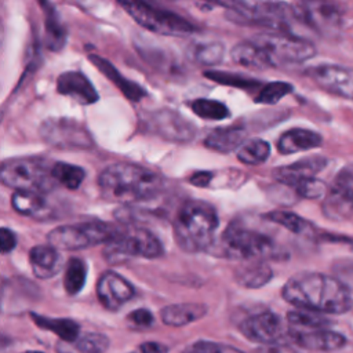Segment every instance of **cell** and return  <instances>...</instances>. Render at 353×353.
Returning a JSON list of instances; mask_svg holds the SVG:
<instances>
[{
  "mask_svg": "<svg viewBox=\"0 0 353 353\" xmlns=\"http://www.w3.org/2000/svg\"><path fill=\"white\" fill-rule=\"evenodd\" d=\"M222 248L226 256L243 261H263L276 254V243L270 236L241 222H232L223 232Z\"/></svg>",
  "mask_w": 353,
  "mask_h": 353,
  "instance_id": "obj_6",
  "label": "cell"
},
{
  "mask_svg": "<svg viewBox=\"0 0 353 353\" xmlns=\"http://www.w3.org/2000/svg\"><path fill=\"white\" fill-rule=\"evenodd\" d=\"M272 269L265 261H247L234 270L236 281L245 288L263 287L272 279Z\"/></svg>",
  "mask_w": 353,
  "mask_h": 353,
  "instance_id": "obj_26",
  "label": "cell"
},
{
  "mask_svg": "<svg viewBox=\"0 0 353 353\" xmlns=\"http://www.w3.org/2000/svg\"><path fill=\"white\" fill-rule=\"evenodd\" d=\"M245 137L247 131L243 127H222L210 132L204 145L214 152L229 153L239 149L245 142Z\"/></svg>",
  "mask_w": 353,
  "mask_h": 353,
  "instance_id": "obj_24",
  "label": "cell"
},
{
  "mask_svg": "<svg viewBox=\"0 0 353 353\" xmlns=\"http://www.w3.org/2000/svg\"><path fill=\"white\" fill-rule=\"evenodd\" d=\"M186 353H244L241 350H237L232 346L216 343V342H210V341H199L193 343Z\"/></svg>",
  "mask_w": 353,
  "mask_h": 353,
  "instance_id": "obj_40",
  "label": "cell"
},
{
  "mask_svg": "<svg viewBox=\"0 0 353 353\" xmlns=\"http://www.w3.org/2000/svg\"><path fill=\"white\" fill-rule=\"evenodd\" d=\"M87 277V266L80 258H70L66 263L63 287L69 295H76L84 287Z\"/></svg>",
  "mask_w": 353,
  "mask_h": 353,
  "instance_id": "obj_35",
  "label": "cell"
},
{
  "mask_svg": "<svg viewBox=\"0 0 353 353\" xmlns=\"http://www.w3.org/2000/svg\"><path fill=\"white\" fill-rule=\"evenodd\" d=\"M97 294L106 309L116 310L134 296V287L123 276L105 272L98 280Z\"/></svg>",
  "mask_w": 353,
  "mask_h": 353,
  "instance_id": "obj_17",
  "label": "cell"
},
{
  "mask_svg": "<svg viewBox=\"0 0 353 353\" xmlns=\"http://www.w3.org/2000/svg\"><path fill=\"white\" fill-rule=\"evenodd\" d=\"M29 262L32 270L39 279H50L62 268V258L50 244H40L29 251Z\"/></svg>",
  "mask_w": 353,
  "mask_h": 353,
  "instance_id": "obj_21",
  "label": "cell"
},
{
  "mask_svg": "<svg viewBox=\"0 0 353 353\" xmlns=\"http://www.w3.org/2000/svg\"><path fill=\"white\" fill-rule=\"evenodd\" d=\"M119 230L110 223L102 221H85L73 225H61L52 229L48 236V244L55 250L77 251L99 243L110 241Z\"/></svg>",
  "mask_w": 353,
  "mask_h": 353,
  "instance_id": "obj_7",
  "label": "cell"
},
{
  "mask_svg": "<svg viewBox=\"0 0 353 353\" xmlns=\"http://www.w3.org/2000/svg\"><path fill=\"white\" fill-rule=\"evenodd\" d=\"M17 245V236L8 228H0V254L12 251Z\"/></svg>",
  "mask_w": 353,
  "mask_h": 353,
  "instance_id": "obj_43",
  "label": "cell"
},
{
  "mask_svg": "<svg viewBox=\"0 0 353 353\" xmlns=\"http://www.w3.org/2000/svg\"><path fill=\"white\" fill-rule=\"evenodd\" d=\"M212 179V174L208 172V171H197L194 172L192 176H190V183L196 185V186H200V188H205L210 185Z\"/></svg>",
  "mask_w": 353,
  "mask_h": 353,
  "instance_id": "obj_45",
  "label": "cell"
},
{
  "mask_svg": "<svg viewBox=\"0 0 353 353\" xmlns=\"http://www.w3.org/2000/svg\"><path fill=\"white\" fill-rule=\"evenodd\" d=\"M40 137L59 149H88L94 143L90 131L77 120L68 117L44 120L40 125Z\"/></svg>",
  "mask_w": 353,
  "mask_h": 353,
  "instance_id": "obj_11",
  "label": "cell"
},
{
  "mask_svg": "<svg viewBox=\"0 0 353 353\" xmlns=\"http://www.w3.org/2000/svg\"><path fill=\"white\" fill-rule=\"evenodd\" d=\"M11 203L18 214L36 219L47 218L51 211L44 194L36 192L18 190L12 194Z\"/></svg>",
  "mask_w": 353,
  "mask_h": 353,
  "instance_id": "obj_25",
  "label": "cell"
},
{
  "mask_svg": "<svg viewBox=\"0 0 353 353\" xmlns=\"http://www.w3.org/2000/svg\"><path fill=\"white\" fill-rule=\"evenodd\" d=\"M127 320H128L131 324H134V325H137V327H142V328L150 327V325L153 324V321H154L152 312L148 310V309H143V307L131 312V313L127 316Z\"/></svg>",
  "mask_w": 353,
  "mask_h": 353,
  "instance_id": "obj_42",
  "label": "cell"
},
{
  "mask_svg": "<svg viewBox=\"0 0 353 353\" xmlns=\"http://www.w3.org/2000/svg\"><path fill=\"white\" fill-rule=\"evenodd\" d=\"M256 353H299V352L284 345H270V346L261 347Z\"/></svg>",
  "mask_w": 353,
  "mask_h": 353,
  "instance_id": "obj_47",
  "label": "cell"
},
{
  "mask_svg": "<svg viewBox=\"0 0 353 353\" xmlns=\"http://www.w3.org/2000/svg\"><path fill=\"white\" fill-rule=\"evenodd\" d=\"M288 338L301 347L317 352H332L346 345V338L342 334L328 328L307 331L288 328Z\"/></svg>",
  "mask_w": 353,
  "mask_h": 353,
  "instance_id": "obj_18",
  "label": "cell"
},
{
  "mask_svg": "<svg viewBox=\"0 0 353 353\" xmlns=\"http://www.w3.org/2000/svg\"><path fill=\"white\" fill-rule=\"evenodd\" d=\"M287 321L291 330H298V331L325 328V325L330 324V321L324 316L314 312L302 310V309L288 312Z\"/></svg>",
  "mask_w": 353,
  "mask_h": 353,
  "instance_id": "obj_33",
  "label": "cell"
},
{
  "mask_svg": "<svg viewBox=\"0 0 353 353\" xmlns=\"http://www.w3.org/2000/svg\"><path fill=\"white\" fill-rule=\"evenodd\" d=\"M192 110L201 119L205 120H222L229 116V109L219 101L200 98L192 102Z\"/></svg>",
  "mask_w": 353,
  "mask_h": 353,
  "instance_id": "obj_38",
  "label": "cell"
},
{
  "mask_svg": "<svg viewBox=\"0 0 353 353\" xmlns=\"http://www.w3.org/2000/svg\"><path fill=\"white\" fill-rule=\"evenodd\" d=\"M229 8L236 19H243L248 23H262L270 28H287L288 19L294 17L292 7L277 1H232L219 3ZM295 18V17H294Z\"/></svg>",
  "mask_w": 353,
  "mask_h": 353,
  "instance_id": "obj_10",
  "label": "cell"
},
{
  "mask_svg": "<svg viewBox=\"0 0 353 353\" xmlns=\"http://www.w3.org/2000/svg\"><path fill=\"white\" fill-rule=\"evenodd\" d=\"M243 335L256 343L270 346L280 345L288 338V328L284 325L280 316L273 312H261L248 316L240 323Z\"/></svg>",
  "mask_w": 353,
  "mask_h": 353,
  "instance_id": "obj_13",
  "label": "cell"
},
{
  "mask_svg": "<svg viewBox=\"0 0 353 353\" xmlns=\"http://www.w3.org/2000/svg\"><path fill=\"white\" fill-rule=\"evenodd\" d=\"M323 214L331 221H345L353 215V164L343 167L324 194Z\"/></svg>",
  "mask_w": 353,
  "mask_h": 353,
  "instance_id": "obj_12",
  "label": "cell"
},
{
  "mask_svg": "<svg viewBox=\"0 0 353 353\" xmlns=\"http://www.w3.org/2000/svg\"><path fill=\"white\" fill-rule=\"evenodd\" d=\"M292 91V85L284 81H272L263 85L258 94L256 102L265 105L277 103L283 97L288 95Z\"/></svg>",
  "mask_w": 353,
  "mask_h": 353,
  "instance_id": "obj_39",
  "label": "cell"
},
{
  "mask_svg": "<svg viewBox=\"0 0 353 353\" xmlns=\"http://www.w3.org/2000/svg\"><path fill=\"white\" fill-rule=\"evenodd\" d=\"M149 124L164 139L185 143L196 137V127L175 110H157L150 114Z\"/></svg>",
  "mask_w": 353,
  "mask_h": 353,
  "instance_id": "obj_16",
  "label": "cell"
},
{
  "mask_svg": "<svg viewBox=\"0 0 353 353\" xmlns=\"http://www.w3.org/2000/svg\"><path fill=\"white\" fill-rule=\"evenodd\" d=\"M295 190L303 199H319V197L324 196L325 192H327L325 185L317 178L309 179V181L298 185L295 188Z\"/></svg>",
  "mask_w": 353,
  "mask_h": 353,
  "instance_id": "obj_41",
  "label": "cell"
},
{
  "mask_svg": "<svg viewBox=\"0 0 353 353\" xmlns=\"http://www.w3.org/2000/svg\"><path fill=\"white\" fill-rule=\"evenodd\" d=\"M98 185L105 199L119 203H134L156 196L163 181L159 174L135 164H112L98 176Z\"/></svg>",
  "mask_w": 353,
  "mask_h": 353,
  "instance_id": "obj_2",
  "label": "cell"
},
{
  "mask_svg": "<svg viewBox=\"0 0 353 353\" xmlns=\"http://www.w3.org/2000/svg\"><path fill=\"white\" fill-rule=\"evenodd\" d=\"M207 314V306L199 302L174 303L161 309L160 316L164 324L171 327H183L200 320Z\"/></svg>",
  "mask_w": 353,
  "mask_h": 353,
  "instance_id": "obj_23",
  "label": "cell"
},
{
  "mask_svg": "<svg viewBox=\"0 0 353 353\" xmlns=\"http://www.w3.org/2000/svg\"><path fill=\"white\" fill-rule=\"evenodd\" d=\"M3 40H4V26H3V23L0 22V46H1Z\"/></svg>",
  "mask_w": 353,
  "mask_h": 353,
  "instance_id": "obj_49",
  "label": "cell"
},
{
  "mask_svg": "<svg viewBox=\"0 0 353 353\" xmlns=\"http://www.w3.org/2000/svg\"><path fill=\"white\" fill-rule=\"evenodd\" d=\"M281 294L292 306L319 314H342L353 306L350 291L339 279L317 272L292 276Z\"/></svg>",
  "mask_w": 353,
  "mask_h": 353,
  "instance_id": "obj_1",
  "label": "cell"
},
{
  "mask_svg": "<svg viewBox=\"0 0 353 353\" xmlns=\"http://www.w3.org/2000/svg\"><path fill=\"white\" fill-rule=\"evenodd\" d=\"M23 353H43V352H36V350H28V352H23Z\"/></svg>",
  "mask_w": 353,
  "mask_h": 353,
  "instance_id": "obj_50",
  "label": "cell"
},
{
  "mask_svg": "<svg viewBox=\"0 0 353 353\" xmlns=\"http://www.w3.org/2000/svg\"><path fill=\"white\" fill-rule=\"evenodd\" d=\"M32 320L37 327L57 334L62 342H73L79 338V324L70 319H54L30 313Z\"/></svg>",
  "mask_w": 353,
  "mask_h": 353,
  "instance_id": "obj_27",
  "label": "cell"
},
{
  "mask_svg": "<svg viewBox=\"0 0 353 353\" xmlns=\"http://www.w3.org/2000/svg\"><path fill=\"white\" fill-rule=\"evenodd\" d=\"M52 164L41 157L8 159L0 164V182L15 192L48 193L57 185L51 175Z\"/></svg>",
  "mask_w": 353,
  "mask_h": 353,
  "instance_id": "obj_5",
  "label": "cell"
},
{
  "mask_svg": "<svg viewBox=\"0 0 353 353\" xmlns=\"http://www.w3.org/2000/svg\"><path fill=\"white\" fill-rule=\"evenodd\" d=\"M57 91L83 105H90L98 101V92L91 81L77 70H69L59 74L57 80Z\"/></svg>",
  "mask_w": 353,
  "mask_h": 353,
  "instance_id": "obj_20",
  "label": "cell"
},
{
  "mask_svg": "<svg viewBox=\"0 0 353 353\" xmlns=\"http://www.w3.org/2000/svg\"><path fill=\"white\" fill-rule=\"evenodd\" d=\"M225 47L219 41H194L188 47V57L200 65H216L222 61Z\"/></svg>",
  "mask_w": 353,
  "mask_h": 353,
  "instance_id": "obj_29",
  "label": "cell"
},
{
  "mask_svg": "<svg viewBox=\"0 0 353 353\" xmlns=\"http://www.w3.org/2000/svg\"><path fill=\"white\" fill-rule=\"evenodd\" d=\"M120 6L134 21H137L138 25L157 34L185 36L194 32L196 29L194 25H192L181 15L163 8H157L148 3L128 1L120 3Z\"/></svg>",
  "mask_w": 353,
  "mask_h": 353,
  "instance_id": "obj_9",
  "label": "cell"
},
{
  "mask_svg": "<svg viewBox=\"0 0 353 353\" xmlns=\"http://www.w3.org/2000/svg\"><path fill=\"white\" fill-rule=\"evenodd\" d=\"M335 270L338 272L336 279H339L349 291L353 290V263L347 262L345 265H339L338 268H335Z\"/></svg>",
  "mask_w": 353,
  "mask_h": 353,
  "instance_id": "obj_44",
  "label": "cell"
},
{
  "mask_svg": "<svg viewBox=\"0 0 353 353\" xmlns=\"http://www.w3.org/2000/svg\"><path fill=\"white\" fill-rule=\"evenodd\" d=\"M292 7L294 17L303 23L319 32L336 30L341 25L342 11L335 3H321V1H305L295 3Z\"/></svg>",
  "mask_w": 353,
  "mask_h": 353,
  "instance_id": "obj_15",
  "label": "cell"
},
{
  "mask_svg": "<svg viewBox=\"0 0 353 353\" xmlns=\"http://www.w3.org/2000/svg\"><path fill=\"white\" fill-rule=\"evenodd\" d=\"M109 346V339L97 332L79 336L73 342H59V353H105Z\"/></svg>",
  "mask_w": 353,
  "mask_h": 353,
  "instance_id": "obj_28",
  "label": "cell"
},
{
  "mask_svg": "<svg viewBox=\"0 0 353 353\" xmlns=\"http://www.w3.org/2000/svg\"><path fill=\"white\" fill-rule=\"evenodd\" d=\"M103 254L110 263H120L137 256L152 259L163 255V245L152 232L142 228H130L119 230L106 243Z\"/></svg>",
  "mask_w": 353,
  "mask_h": 353,
  "instance_id": "obj_8",
  "label": "cell"
},
{
  "mask_svg": "<svg viewBox=\"0 0 353 353\" xmlns=\"http://www.w3.org/2000/svg\"><path fill=\"white\" fill-rule=\"evenodd\" d=\"M250 40L256 47L265 69L302 63L316 54V47L312 41L292 33L263 32Z\"/></svg>",
  "mask_w": 353,
  "mask_h": 353,
  "instance_id": "obj_4",
  "label": "cell"
},
{
  "mask_svg": "<svg viewBox=\"0 0 353 353\" xmlns=\"http://www.w3.org/2000/svg\"><path fill=\"white\" fill-rule=\"evenodd\" d=\"M325 164L327 159L321 156H312L276 168L273 171V176L284 185L296 188L298 185L316 178V175L325 167Z\"/></svg>",
  "mask_w": 353,
  "mask_h": 353,
  "instance_id": "obj_19",
  "label": "cell"
},
{
  "mask_svg": "<svg viewBox=\"0 0 353 353\" xmlns=\"http://www.w3.org/2000/svg\"><path fill=\"white\" fill-rule=\"evenodd\" d=\"M270 146L263 139H248L237 149V159L247 165H259L268 160Z\"/></svg>",
  "mask_w": 353,
  "mask_h": 353,
  "instance_id": "obj_31",
  "label": "cell"
},
{
  "mask_svg": "<svg viewBox=\"0 0 353 353\" xmlns=\"http://www.w3.org/2000/svg\"><path fill=\"white\" fill-rule=\"evenodd\" d=\"M323 138L319 132L306 128H292L279 138L277 150L283 154H291L319 148Z\"/></svg>",
  "mask_w": 353,
  "mask_h": 353,
  "instance_id": "obj_22",
  "label": "cell"
},
{
  "mask_svg": "<svg viewBox=\"0 0 353 353\" xmlns=\"http://www.w3.org/2000/svg\"><path fill=\"white\" fill-rule=\"evenodd\" d=\"M8 343H10V339H8L7 336H4V335H1V334H0V350H1V349H4Z\"/></svg>",
  "mask_w": 353,
  "mask_h": 353,
  "instance_id": "obj_48",
  "label": "cell"
},
{
  "mask_svg": "<svg viewBox=\"0 0 353 353\" xmlns=\"http://www.w3.org/2000/svg\"><path fill=\"white\" fill-rule=\"evenodd\" d=\"M51 175H52L54 181L57 182V185H62L70 190H74L84 181L85 172L79 165H73V164L63 163V161H57V163H52Z\"/></svg>",
  "mask_w": 353,
  "mask_h": 353,
  "instance_id": "obj_32",
  "label": "cell"
},
{
  "mask_svg": "<svg viewBox=\"0 0 353 353\" xmlns=\"http://www.w3.org/2000/svg\"><path fill=\"white\" fill-rule=\"evenodd\" d=\"M306 73L324 91L353 99V68L321 63L307 69Z\"/></svg>",
  "mask_w": 353,
  "mask_h": 353,
  "instance_id": "obj_14",
  "label": "cell"
},
{
  "mask_svg": "<svg viewBox=\"0 0 353 353\" xmlns=\"http://www.w3.org/2000/svg\"><path fill=\"white\" fill-rule=\"evenodd\" d=\"M265 216L270 222H273L295 234H307V233H310V229H312V226L307 221H305L303 218H301L299 215H296L291 211L276 210V211L266 214Z\"/></svg>",
  "mask_w": 353,
  "mask_h": 353,
  "instance_id": "obj_36",
  "label": "cell"
},
{
  "mask_svg": "<svg viewBox=\"0 0 353 353\" xmlns=\"http://www.w3.org/2000/svg\"><path fill=\"white\" fill-rule=\"evenodd\" d=\"M216 228L218 214L210 203L188 200L175 216L174 236L181 250L194 254L212 244Z\"/></svg>",
  "mask_w": 353,
  "mask_h": 353,
  "instance_id": "obj_3",
  "label": "cell"
},
{
  "mask_svg": "<svg viewBox=\"0 0 353 353\" xmlns=\"http://www.w3.org/2000/svg\"><path fill=\"white\" fill-rule=\"evenodd\" d=\"M230 57L239 65H243V66H247L251 69H265L263 61L251 40L237 43L232 48Z\"/></svg>",
  "mask_w": 353,
  "mask_h": 353,
  "instance_id": "obj_37",
  "label": "cell"
},
{
  "mask_svg": "<svg viewBox=\"0 0 353 353\" xmlns=\"http://www.w3.org/2000/svg\"><path fill=\"white\" fill-rule=\"evenodd\" d=\"M46 46L52 51H59L66 41V29L58 18L55 10L46 4Z\"/></svg>",
  "mask_w": 353,
  "mask_h": 353,
  "instance_id": "obj_34",
  "label": "cell"
},
{
  "mask_svg": "<svg viewBox=\"0 0 353 353\" xmlns=\"http://www.w3.org/2000/svg\"><path fill=\"white\" fill-rule=\"evenodd\" d=\"M168 347L159 342H145L139 345L138 353H167Z\"/></svg>",
  "mask_w": 353,
  "mask_h": 353,
  "instance_id": "obj_46",
  "label": "cell"
},
{
  "mask_svg": "<svg viewBox=\"0 0 353 353\" xmlns=\"http://www.w3.org/2000/svg\"><path fill=\"white\" fill-rule=\"evenodd\" d=\"M90 59L97 65L98 69H101L106 76L108 79H110L128 98L134 99V101H138L142 95H143V91L139 85L123 79V76H120V73L113 68V65H110L108 61H105L103 58L98 57V55H91Z\"/></svg>",
  "mask_w": 353,
  "mask_h": 353,
  "instance_id": "obj_30",
  "label": "cell"
}]
</instances>
